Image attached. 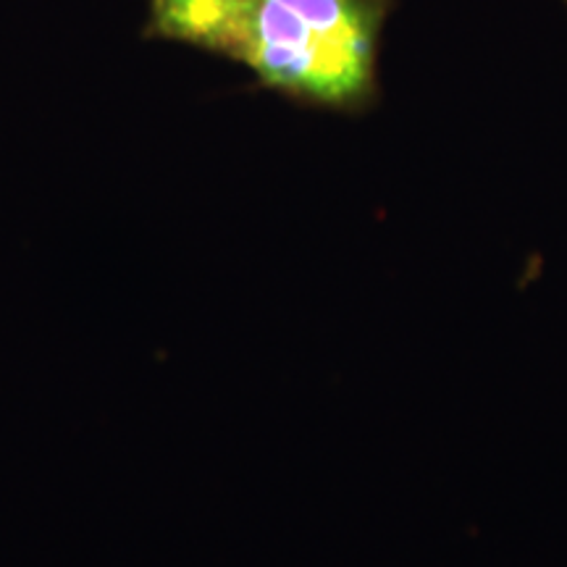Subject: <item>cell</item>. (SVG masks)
<instances>
[{
    "label": "cell",
    "instance_id": "1",
    "mask_svg": "<svg viewBox=\"0 0 567 567\" xmlns=\"http://www.w3.org/2000/svg\"><path fill=\"white\" fill-rule=\"evenodd\" d=\"M394 0H252L239 63L313 109L360 113L379 97L381 34Z\"/></svg>",
    "mask_w": 567,
    "mask_h": 567
},
{
    "label": "cell",
    "instance_id": "2",
    "mask_svg": "<svg viewBox=\"0 0 567 567\" xmlns=\"http://www.w3.org/2000/svg\"><path fill=\"white\" fill-rule=\"evenodd\" d=\"M252 0H153L151 34L239 59Z\"/></svg>",
    "mask_w": 567,
    "mask_h": 567
}]
</instances>
